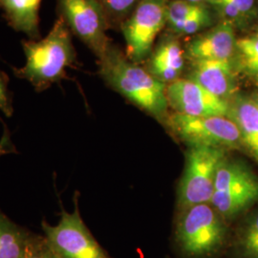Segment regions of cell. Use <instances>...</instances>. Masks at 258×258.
<instances>
[{
    "mask_svg": "<svg viewBox=\"0 0 258 258\" xmlns=\"http://www.w3.org/2000/svg\"><path fill=\"white\" fill-rule=\"evenodd\" d=\"M207 4L234 27L246 25L255 15V0H207Z\"/></svg>",
    "mask_w": 258,
    "mask_h": 258,
    "instance_id": "17",
    "label": "cell"
},
{
    "mask_svg": "<svg viewBox=\"0 0 258 258\" xmlns=\"http://www.w3.org/2000/svg\"><path fill=\"white\" fill-rule=\"evenodd\" d=\"M57 18L63 19L71 33L101 57L110 46L106 35L109 27L97 0H56Z\"/></svg>",
    "mask_w": 258,
    "mask_h": 258,
    "instance_id": "8",
    "label": "cell"
},
{
    "mask_svg": "<svg viewBox=\"0 0 258 258\" xmlns=\"http://www.w3.org/2000/svg\"><path fill=\"white\" fill-rule=\"evenodd\" d=\"M253 99L255 100V102H256V103H257L258 105V96H256V97H253Z\"/></svg>",
    "mask_w": 258,
    "mask_h": 258,
    "instance_id": "27",
    "label": "cell"
},
{
    "mask_svg": "<svg viewBox=\"0 0 258 258\" xmlns=\"http://www.w3.org/2000/svg\"><path fill=\"white\" fill-rule=\"evenodd\" d=\"M175 239L185 257L210 258L221 250L227 239L224 218L211 203L199 204L181 211Z\"/></svg>",
    "mask_w": 258,
    "mask_h": 258,
    "instance_id": "3",
    "label": "cell"
},
{
    "mask_svg": "<svg viewBox=\"0 0 258 258\" xmlns=\"http://www.w3.org/2000/svg\"><path fill=\"white\" fill-rule=\"evenodd\" d=\"M192 2L194 4H207V0H186Z\"/></svg>",
    "mask_w": 258,
    "mask_h": 258,
    "instance_id": "26",
    "label": "cell"
},
{
    "mask_svg": "<svg viewBox=\"0 0 258 258\" xmlns=\"http://www.w3.org/2000/svg\"><path fill=\"white\" fill-rule=\"evenodd\" d=\"M170 130L189 147L237 148L243 145L236 123L229 117H196L175 112L167 116Z\"/></svg>",
    "mask_w": 258,
    "mask_h": 258,
    "instance_id": "6",
    "label": "cell"
},
{
    "mask_svg": "<svg viewBox=\"0 0 258 258\" xmlns=\"http://www.w3.org/2000/svg\"><path fill=\"white\" fill-rule=\"evenodd\" d=\"M167 0H142L121 24L126 56L141 61L150 53L158 34L167 22Z\"/></svg>",
    "mask_w": 258,
    "mask_h": 258,
    "instance_id": "9",
    "label": "cell"
},
{
    "mask_svg": "<svg viewBox=\"0 0 258 258\" xmlns=\"http://www.w3.org/2000/svg\"><path fill=\"white\" fill-rule=\"evenodd\" d=\"M166 94L168 105L177 113L196 117H228L229 101L214 96L190 79L169 83Z\"/></svg>",
    "mask_w": 258,
    "mask_h": 258,
    "instance_id": "10",
    "label": "cell"
},
{
    "mask_svg": "<svg viewBox=\"0 0 258 258\" xmlns=\"http://www.w3.org/2000/svg\"><path fill=\"white\" fill-rule=\"evenodd\" d=\"M184 66V51L179 41L173 37H166L161 40L151 55L148 72L166 84L179 80Z\"/></svg>",
    "mask_w": 258,
    "mask_h": 258,
    "instance_id": "13",
    "label": "cell"
},
{
    "mask_svg": "<svg viewBox=\"0 0 258 258\" xmlns=\"http://www.w3.org/2000/svg\"><path fill=\"white\" fill-rule=\"evenodd\" d=\"M189 79L225 101L235 90L231 60H194Z\"/></svg>",
    "mask_w": 258,
    "mask_h": 258,
    "instance_id": "12",
    "label": "cell"
},
{
    "mask_svg": "<svg viewBox=\"0 0 258 258\" xmlns=\"http://www.w3.org/2000/svg\"><path fill=\"white\" fill-rule=\"evenodd\" d=\"M8 77L0 71V110L7 117L13 115L14 108L8 88Z\"/></svg>",
    "mask_w": 258,
    "mask_h": 258,
    "instance_id": "24",
    "label": "cell"
},
{
    "mask_svg": "<svg viewBox=\"0 0 258 258\" xmlns=\"http://www.w3.org/2000/svg\"><path fill=\"white\" fill-rule=\"evenodd\" d=\"M228 117L238 126L243 145L258 163V105L253 97L237 96L229 102Z\"/></svg>",
    "mask_w": 258,
    "mask_h": 258,
    "instance_id": "14",
    "label": "cell"
},
{
    "mask_svg": "<svg viewBox=\"0 0 258 258\" xmlns=\"http://www.w3.org/2000/svg\"><path fill=\"white\" fill-rule=\"evenodd\" d=\"M71 31L57 18L45 38L23 40L26 63L14 69L18 78L26 80L37 92H42L66 76V69L76 61Z\"/></svg>",
    "mask_w": 258,
    "mask_h": 258,
    "instance_id": "2",
    "label": "cell"
},
{
    "mask_svg": "<svg viewBox=\"0 0 258 258\" xmlns=\"http://www.w3.org/2000/svg\"><path fill=\"white\" fill-rule=\"evenodd\" d=\"M212 21V14L205 4L188 19L170 28V30L180 35H194L200 30L210 26Z\"/></svg>",
    "mask_w": 258,
    "mask_h": 258,
    "instance_id": "21",
    "label": "cell"
},
{
    "mask_svg": "<svg viewBox=\"0 0 258 258\" xmlns=\"http://www.w3.org/2000/svg\"><path fill=\"white\" fill-rule=\"evenodd\" d=\"M236 42L234 26L222 20L192 39L186 47V55L192 60H231L236 53Z\"/></svg>",
    "mask_w": 258,
    "mask_h": 258,
    "instance_id": "11",
    "label": "cell"
},
{
    "mask_svg": "<svg viewBox=\"0 0 258 258\" xmlns=\"http://www.w3.org/2000/svg\"><path fill=\"white\" fill-rule=\"evenodd\" d=\"M42 0H0V10L14 30L24 33L30 39L38 40L39 7Z\"/></svg>",
    "mask_w": 258,
    "mask_h": 258,
    "instance_id": "15",
    "label": "cell"
},
{
    "mask_svg": "<svg viewBox=\"0 0 258 258\" xmlns=\"http://www.w3.org/2000/svg\"><path fill=\"white\" fill-rule=\"evenodd\" d=\"M33 234L0 211V258H26Z\"/></svg>",
    "mask_w": 258,
    "mask_h": 258,
    "instance_id": "16",
    "label": "cell"
},
{
    "mask_svg": "<svg viewBox=\"0 0 258 258\" xmlns=\"http://www.w3.org/2000/svg\"><path fill=\"white\" fill-rule=\"evenodd\" d=\"M202 5L205 4H194L186 0H173L168 2L166 24L169 28L175 26L192 16L195 12L200 9Z\"/></svg>",
    "mask_w": 258,
    "mask_h": 258,
    "instance_id": "22",
    "label": "cell"
},
{
    "mask_svg": "<svg viewBox=\"0 0 258 258\" xmlns=\"http://www.w3.org/2000/svg\"><path fill=\"white\" fill-rule=\"evenodd\" d=\"M234 251L236 258H258V211L241 227L234 243Z\"/></svg>",
    "mask_w": 258,
    "mask_h": 258,
    "instance_id": "18",
    "label": "cell"
},
{
    "mask_svg": "<svg viewBox=\"0 0 258 258\" xmlns=\"http://www.w3.org/2000/svg\"><path fill=\"white\" fill-rule=\"evenodd\" d=\"M235 55L243 70L258 75V33L237 39Z\"/></svg>",
    "mask_w": 258,
    "mask_h": 258,
    "instance_id": "19",
    "label": "cell"
},
{
    "mask_svg": "<svg viewBox=\"0 0 258 258\" xmlns=\"http://www.w3.org/2000/svg\"><path fill=\"white\" fill-rule=\"evenodd\" d=\"M101 5L108 25L122 24L125 18L133 12L142 0H97Z\"/></svg>",
    "mask_w": 258,
    "mask_h": 258,
    "instance_id": "20",
    "label": "cell"
},
{
    "mask_svg": "<svg viewBox=\"0 0 258 258\" xmlns=\"http://www.w3.org/2000/svg\"><path fill=\"white\" fill-rule=\"evenodd\" d=\"M73 212L62 209L56 226L42 222L44 237L60 258H113L97 242L81 217L78 194L74 199Z\"/></svg>",
    "mask_w": 258,
    "mask_h": 258,
    "instance_id": "7",
    "label": "cell"
},
{
    "mask_svg": "<svg viewBox=\"0 0 258 258\" xmlns=\"http://www.w3.org/2000/svg\"><path fill=\"white\" fill-rule=\"evenodd\" d=\"M258 200V178L238 162L225 159L218 167L211 205L224 219Z\"/></svg>",
    "mask_w": 258,
    "mask_h": 258,
    "instance_id": "5",
    "label": "cell"
},
{
    "mask_svg": "<svg viewBox=\"0 0 258 258\" xmlns=\"http://www.w3.org/2000/svg\"><path fill=\"white\" fill-rule=\"evenodd\" d=\"M15 150H16V148H15L14 145L11 142L8 129L5 128V131L3 133V136H2V138L0 140V156L8 154V153H12V152H15Z\"/></svg>",
    "mask_w": 258,
    "mask_h": 258,
    "instance_id": "25",
    "label": "cell"
},
{
    "mask_svg": "<svg viewBox=\"0 0 258 258\" xmlns=\"http://www.w3.org/2000/svg\"><path fill=\"white\" fill-rule=\"evenodd\" d=\"M225 159L224 149L189 147L178 188V207L181 211L195 205L211 203L216 172Z\"/></svg>",
    "mask_w": 258,
    "mask_h": 258,
    "instance_id": "4",
    "label": "cell"
},
{
    "mask_svg": "<svg viewBox=\"0 0 258 258\" xmlns=\"http://www.w3.org/2000/svg\"><path fill=\"white\" fill-rule=\"evenodd\" d=\"M26 258H60L50 247L44 236L33 234Z\"/></svg>",
    "mask_w": 258,
    "mask_h": 258,
    "instance_id": "23",
    "label": "cell"
},
{
    "mask_svg": "<svg viewBox=\"0 0 258 258\" xmlns=\"http://www.w3.org/2000/svg\"><path fill=\"white\" fill-rule=\"evenodd\" d=\"M99 74L111 88L141 109L158 120H166V84L130 60L113 44L99 57Z\"/></svg>",
    "mask_w": 258,
    "mask_h": 258,
    "instance_id": "1",
    "label": "cell"
},
{
    "mask_svg": "<svg viewBox=\"0 0 258 258\" xmlns=\"http://www.w3.org/2000/svg\"><path fill=\"white\" fill-rule=\"evenodd\" d=\"M256 76H257V78H258V75H256Z\"/></svg>",
    "mask_w": 258,
    "mask_h": 258,
    "instance_id": "28",
    "label": "cell"
}]
</instances>
